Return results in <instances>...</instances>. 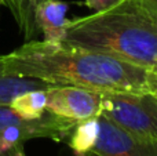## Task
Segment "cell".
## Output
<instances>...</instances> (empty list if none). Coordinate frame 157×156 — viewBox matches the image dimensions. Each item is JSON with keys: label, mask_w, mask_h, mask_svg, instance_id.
Segmentation results:
<instances>
[{"label": "cell", "mask_w": 157, "mask_h": 156, "mask_svg": "<svg viewBox=\"0 0 157 156\" xmlns=\"http://www.w3.org/2000/svg\"><path fill=\"white\" fill-rule=\"evenodd\" d=\"M19 156H25V152H24V154H21ZM88 156H94V155H88Z\"/></svg>", "instance_id": "15"}, {"label": "cell", "mask_w": 157, "mask_h": 156, "mask_svg": "<svg viewBox=\"0 0 157 156\" xmlns=\"http://www.w3.org/2000/svg\"><path fill=\"white\" fill-rule=\"evenodd\" d=\"M41 2L43 0H2V4L6 6L14 15L26 40L32 39L37 30L35 24V10Z\"/></svg>", "instance_id": "10"}, {"label": "cell", "mask_w": 157, "mask_h": 156, "mask_svg": "<svg viewBox=\"0 0 157 156\" xmlns=\"http://www.w3.org/2000/svg\"><path fill=\"white\" fill-rule=\"evenodd\" d=\"M54 86L39 79L21 76H10L4 73L3 68V55H0V105H10L15 97L30 90H50Z\"/></svg>", "instance_id": "7"}, {"label": "cell", "mask_w": 157, "mask_h": 156, "mask_svg": "<svg viewBox=\"0 0 157 156\" xmlns=\"http://www.w3.org/2000/svg\"><path fill=\"white\" fill-rule=\"evenodd\" d=\"M94 156H157V141L139 138L99 116V134Z\"/></svg>", "instance_id": "5"}, {"label": "cell", "mask_w": 157, "mask_h": 156, "mask_svg": "<svg viewBox=\"0 0 157 156\" xmlns=\"http://www.w3.org/2000/svg\"><path fill=\"white\" fill-rule=\"evenodd\" d=\"M145 87H146V93L157 99V65L146 69Z\"/></svg>", "instance_id": "12"}, {"label": "cell", "mask_w": 157, "mask_h": 156, "mask_svg": "<svg viewBox=\"0 0 157 156\" xmlns=\"http://www.w3.org/2000/svg\"><path fill=\"white\" fill-rule=\"evenodd\" d=\"M25 119H22L10 105H0V130L6 129L8 126L24 123Z\"/></svg>", "instance_id": "11"}, {"label": "cell", "mask_w": 157, "mask_h": 156, "mask_svg": "<svg viewBox=\"0 0 157 156\" xmlns=\"http://www.w3.org/2000/svg\"><path fill=\"white\" fill-rule=\"evenodd\" d=\"M68 4L61 0H43L35 10L36 29L43 33L44 41L62 43L69 19H66Z\"/></svg>", "instance_id": "6"}, {"label": "cell", "mask_w": 157, "mask_h": 156, "mask_svg": "<svg viewBox=\"0 0 157 156\" xmlns=\"http://www.w3.org/2000/svg\"><path fill=\"white\" fill-rule=\"evenodd\" d=\"M0 6H3V4H2V0H0Z\"/></svg>", "instance_id": "16"}, {"label": "cell", "mask_w": 157, "mask_h": 156, "mask_svg": "<svg viewBox=\"0 0 157 156\" xmlns=\"http://www.w3.org/2000/svg\"><path fill=\"white\" fill-rule=\"evenodd\" d=\"M63 44L110 55L147 69L157 65V19L138 0L69 19Z\"/></svg>", "instance_id": "2"}, {"label": "cell", "mask_w": 157, "mask_h": 156, "mask_svg": "<svg viewBox=\"0 0 157 156\" xmlns=\"http://www.w3.org/2000/svg\"><path fill=\"white\" fill-rule=\"evenodd\" d=\"M4 73L105 91L146 93V69L63 43L30 40L3 55Z\"/></svg>", "instance_id": "1"}, {"label": "cell", "mask_w": 157, "mask_h": 156, "mask_svg": "<svg viewBox=\"0 0 157 156\" xmlns=\"http://www.w3.org/2000/svg\"><path fill=\"white\" fill-rule=\"evenodd\" d=\"M47 90H30L19 94L10 107L25 120H36L46 113Z\"/></svg>", "instance_id": "9"}, {"label": "cell", "mask_w": 157, "mask_h": 156, "mask_svg": "<svg viewBox=\"0 0 157 156\" xmlns=\"http://www.w3.org/2000/svg\"><path fill=\"white\" fill-rule=\"evenodd\" d=\"M119 0H84V4L94 11H102V10L112 7Z\"/></svg>", "instance_id": "13"}, {"label": "cell", "mask_w": 157, "mask_h": 156, "mask_svg": "<svg viewBox=\"0 0 157 156\" xmlns=\"http://www.w3.org/2000/svg\"><path fill=\"white\" fill-rule=\"evenodd\" d=\"M98 134H99V116H94L78 122L68 137L66 144L71 146L76 156H88L91 155L92 148L98 140Z\"/></svg>", "instance_id": "8"}, {"label": "cell", "mask_w": 157, "mask_h": 156, "mask_svg": "<svg viewBox=\"0 0 157 156\" xmlns=\"http://www.w3.org/2000/svg\"><path fill=\"white\" fill-rule=\"evenodd\" d=\"M102 93L86 87L57 84L47 90L46 112L73 122L99 116Z\"/></svg>", "instance_id": "4"}, {"label": "cell", "mask_w": 157, "mask_h": 156, "mask_svg": "<svg viewBox=\"0 0 157 156\" xmlns=\"http://www.w3.org/2000/svg\"><path fill=\"white\" fill-rule=\"evenodd\" d=\"M138 2L153 18L157 19V0H138Z\"/></svg>", "instance_id": "14"}, {"label": "cell", "mask_w": 157, "mask_h": 156, "mask_svg": "<svg viewBox=\"0 0 157 156\" xmlns=\"http://www.w3.org/2000/svg\"><path fill=\"white\" fill-rule=\"evenodd\" d=\"M99 116L139 138L157 141V99L147 93L105 91Z\"/></svg>", "instance_id": "3"}]
</instances>
